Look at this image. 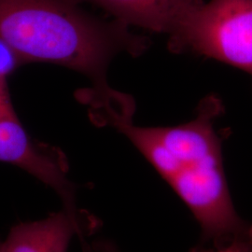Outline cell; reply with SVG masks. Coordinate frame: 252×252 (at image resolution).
I'll return each mask as SVG.
<instances>
[{"label":"cell","instance_id":"1","mask_svg":"<svg viewBox=\"0 0 252 252\" xmlns=\"http://www.w3.org/2000/svg\"><path fill=\"white\" fill-rule=\"evenodd\" d=\"M0 41L19 65L52 63L89 79L93 94L87 100L96 120L130 103L108 85L112 59L123 52L141 54L147 45L126 24L98 18L72 0H0Z\"/></svg>","mask_w":252,"mask_h":252},{"label":"cell","instance_id":"2","mask_svg":"<svg viewBox=\"0 0 252 252\" xmlns=\"http://www.w3.org/2000/svg\"><path fill=\"white\" fill-rule=\"evenodd\" d=\"M219 102L202 104L198 116L173 127H140L132 117L113 126L142 153L196 219L202 242L218 247L241 234L249 223L238 216L228 188L220 142L213 127Z\"/></svg>","mask_w":252,"mask_h":252},{"label":"cell","instance_id":"3","mask_svg":"<svg viewBox=\"0 0 252 252\" xmlns=\"http://www.w3.org/2000/svg\"><path fill=\"white\" fill-rule=\"evenodd\" d=\"M168 34L174 52L203 54L252 75V0H195Z\"/></svg>","mask_w":252,"mask_h":252},{"label":"cell","instance_id":"4","mask_svg":"<svg viewBox=\"0 0 252 252\" xmlns=\"http://www.w3.org/2000/svg\"><path fill=\"white\" fill-rule=\"evenodd\" d=\"M0 162L18 166L54 189L63 209L75 220L84 221L89 217L77 206V187L68 178L65 155L28 135L15 110L0 117Z\"/></svg>","mask_w":252,"mask_h":252},{"label":"cell","instance_id":"5","mask_svg":"<svg viewBox=\"0 0 252 252\" xmlns=\"http://www.w3.org/2000/svg\"><path fill=\"white\" fill-rule=\"evenodd\" d=\"M94 232L63 208L43 220L13 226L6 240L2 241L0 252H67L75 235L84 247L85 237Z\"/></svg>","mask_w":252,"mask_h":252},{"label":"cell","instance_id":"6","mask_svg":"<svg viewBox=\"0 0 252 252\" xmlns=\"http://www.w3.org/2000/svg\"><path fill=\"white\" fill-rule=\"evenodd\" d=\"M88 2L106 10L115 20L156 32L169 33L195 0H72Z\"/></svg>","mask_w":252,"mask_h":252},{"label":"cell","instance_id":"7","mask_svg":"<svg viewBox=\"0 0 252 252\" xmlns=\"http://www.w3.org/2000/svg\"><path fill=\"white\" fill-rule=\"evenodd\" d=\"M189 252H252V224L227 244L210 248L200 244Z\"/></svg>","mask_w":252,"mask_h":252},{"label":"cell","instance_id":"8","mask_svg":"<svg viewBox=\"0 0 252 252\" xmlns=\"http://www.w3.org/2000/svg\"><path fill=\"white\" fill-rule=\"evenodd\" d=\"M19 66L18 61L13 53L0 41V80H8L10 73Z\"/></svg>","mask_w":252,"mask_h":252},{"label":"cell","instance_id":"9","mask_svg":"<svg viewBox=\"0 0 252 252\" xmlns=\"http://www.w3.org/2000/svg\"><path fill=\"white\" fill-rule=\"evenodd\" d=\"M83 250L85 252H120L117 247L108 240H98L90 245L86 244Z\"/></svg>","mask_w":252,"mask_h":252},{"label":"cell","instance_id":"10","mask_svg":"<svg viewBox=\"0 0 252 252\" xmlns=\"http://www.w3.org/2000/svg\"><path fill=\"white\" fill-rule=\"evenodd\" d=\"M1 245H2V241L0 240V251H1Z\"/></svg>","mask_w":252,"mask_h":252}]
</instances>
